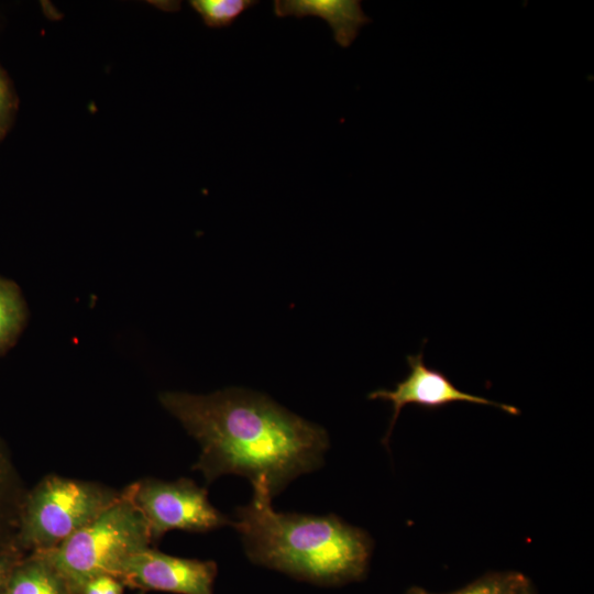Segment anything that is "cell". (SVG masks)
<instances>
[{"instance_id": "6", "label": "cell", "mask_w": 594, "mask_h": 594, "mask_svg": "<svg viewBox=\"0 0 594 594\" xmlns=\"http://www.w3.org/2000/svg\"><path fill=\"white\" fill-rule=\"evenodd\" d=\"M215 561L166 554L151 547L131 554L118 579L132 587L176 594H213Z\"/></svg>"}, {"instance_id": "13", "label": "cell", "mask_w": 594, "mask_h": 594, "mask_svg": "<svg viewBox=\"0 0 594 594\" xmlns=\"http://www.w3.org/2000/svg\"><path fill=\"white\" fill-rule=\"evenodd\" d=\"M517 572L490 573L468 586L448 594H507Z\"/></svg>"}, {"instance_id": "14", "label": "cell", "mask_w": 594, "mask_h": 594, "mask_svg": "<svg viewBox=\"0 0 594 594\" xmlns=\"http://www.w3.org/2000/svg\"><path fill=\"white\" fill-rule=\"evenodd\" d=\"M14 110V99L10 85L0 67V138L6 133Z\"/></svg>"}, {"instance_id": "11", "label": "cell", "mask_w": 594, "mask_h": 594, "mask_svg": "<svg viewBox=\"0 0 594 594\" xmlns=\"http://www.w3.org/2000/svg\"><path fill=\"white\" fill-rule=\"evenodd\" d=\"M28 318V304L20 286L0 275V356L15 345Z\"/></svg>"}, {"instance_id": "9", "label": "cell", "mask_w": 594, "mask_h": 594, "mask_svg": "<svg viewBox=\"0 0 594 594\" xmlns=\"http://www.w3.org/2000/svg\"><path fill=\"white\" fill-rule=\"evenodd\" d=\"M26 493L0 439V551L22 550L19 532Z\"/></svg>"}, {"instance_id": "8", "label": "cell", "mask_w": 594, "mask_h": 594, "mask_svg": "<svg viewBox=\"0 0 594 594\" xmlns=\"http://www.w3.org/2000/svg\"><path fill=\"white\" fill-rule=\"evenodd\" d=\"M274 13L279 18L319 16L331 28L336 43L344 48L354 42L360 29L371 22L358 0H275Z\"/></svg>"}, {"instance_id": "2", "label": "cell", "mask_w": 594, "mask_h": 594, "mask_svg": "<svg viewBox=\"0 0 594 594\" xmlns=\"http://www.w3.org/2000/svg\"><path fill=\"white\" fill-rule=\"evenodd\" d=\"M252 486V501L235 509L231 524L252 563L319 585L364 576L372 550L365 531L332 514L278 513L267 485Z\"/></svg>"}, {"instance_id": "1", "label": "cell", "mask_w": 594, "mask_h": 594, "mask_svg": "<svg viewBox=\"0 0 594 594\" xmlns=\"http://www.w3.org/2000/svg\"><path fill=\"white\" fill-rule=\"evenodd\" d=\"M162 406L197 440L193 470L207 483L226 474L265 483L274 497L301 474L319 469L327 431L268 396L230 387L208 395L164 392Z\"/></svg>"}, {"instance_id": "7", "label": "cell", "mask_w": 594, "mask_h": 594, "mask_svg": "<svg viewBox=\"0 0 594 594\" xmlns=\"http://www.w3.org/2000/svg\"><path fill=\"white\" fill-rule=\"evenodd\" d=\"M407 363L410 372L405 380L396 384L394 389H377L367 396L370 399L389 402L393 406L388 430L383 439L385 446L388 444L402 409L409 404L435 409L457 402H466L494 406L510 415H519L520 413L518 408L512 405L501 404L460 391L444 373L429 369L425 364L424 350L416 355H408Z\"/></svg>"}, {"instance_id": "15", "label": "cell", "mask_w": 594, "mask_h": 594, "mask_svg": "<svg viewBox=\"0 0 594 594\" xmlns=\"http://www.w3.org/2000/svg\"><path fill=\"white\" fill-rule=\"evenodd\" d=\"M23 552L20 550L0 551V592L6 590L9 578L21 561Z\"/></svg>"}, {"instance_id": "4", "label": "cell", "mask_w": 594, "mask_h": 594, "mask_svg": "<svg viewBox=\"0 0 594 594\" xmlns=\"http://www.w3.org/2000/svg\"><path fill=\"white\" fill-rule=\"evenodd\" d=\"M120 492L92 481L44 476L25 495L19 532L21 549L33 553L57 547L109 507Z\"/></svg>"}, {"instance_id": "16", "label": "cell", "mask_w": 594, "mask_h": 594, "mask_svg": "<svg viewBox=\"0 0 594 594\" xmlns=\"http://www.w3.org/2000/svg\"><path fill=\"white\" fill-rule=\"evenodd\" d=\"M507 594H535L530 581L518 573Z\"/></svg>"}, {"instance_id": "17", "label": "cell", "mask_w": 594, "mask_h": 594, "mask_svg": "<svg viewBox=\"0 0 594 594\" xmlns=\"http://www.w3.org/2000/svg\"><path fill=\"white\" fill-rule=\"evenodd\" d=\"M406 594H431L427 591H425L424 588H420V587H411L407 591Z\"/></svg>"}, {"instance_id": "3", "label": "cell", "mask_w": 594, "mask_h": 594, "mask_svg": "<svg viewBox=\"0 0 594 594\" xmlns=\"http://www.w3.org/2000/svg\"><path fill=\"white\" fill-rule=\"evenodd\" d=\"M151 543L147 521L129 485L92 521L57 547L40 553L53 565L70 594H75L94 578L111 575L118 579L123 562Z\"/></svg>"}, {"instance_id": "10", "label": "cell", "mask_w": 594, "mask_h": 594, "mask_svg": "<svg viewBox=\"0 0 594 594\" xmlns=\"http://www.w3.org/2000/svg\"><path fill=\"white\" fill-rule=\"evenodd\" d=\"M4 594H70L63 579L40 552L21 560L12 571Z\"/></svg>"}, {"instance_id": "5", "label": "cell", "mask_w": 594, "mask_h": 594, "mask_svg": "<svg viewBox=\"0 0 594 594\" xmlns=\"http://www.w3.org/2000/svg\"><path fill=\"white\" fill-rule=\"evenodd\" d=\"M133 499L147 521L153 542L169 530L205 532L231 525L208 499L207 490L182 477H146L130 484Z\"/></svg>"}, {"instance_id": "12", "label": "cell", "mask_w": 594, "mask_h": 594, "mask_svg": "<svg viewBox=\"0 0 594 594\" xmlns=\"http://www.w3.org/2000/svg\"><path fill=\"white\" fill-rule=\"evenodd\" d=\"M253 0H193L189 4L209 28H226L237 18L255 6Z\"/></svg>"}]
</instances>
